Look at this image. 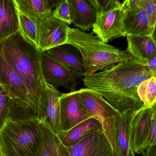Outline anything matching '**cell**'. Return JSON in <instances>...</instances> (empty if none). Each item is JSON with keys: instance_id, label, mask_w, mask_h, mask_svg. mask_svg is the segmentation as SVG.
<instances>
[{"instance_id": "obj_14", "label": "cell", "mask_w": 156, "mask_h": 156, "mask_svg": "<svg viewBox=\"0 0 156 156\" xmlns=\"http://www.w3.org/2000/svg\"><path fill=\"white\" fill-rule=\"evenodd\" d=\"M142 107L130 109L121 114L115 133L117 156H136L131 146V125L135 115Z\"/></svg>"}, {"instance_id": "obj_12", "label": "cell", "mask_w": 156, "mask_h": 156, "mask_svg": "<svg viewBox=\"0 0 156 156\" xmlns=\"http://www.w3.org/2000/svg\"><path fill=\"white\" fill-rule=\"evenodd\" d=\"M59 101L61 132H67L80 123L92 118L81 109L78 91L63 94Z\"/></svg>"}, {"instance_id": "obj_19", "label": "cell", "mask_w": 156, "mask_h": 156, "mask_svg": "<svg viewBox=\"0 0 156 156\" xmlns=\"http://www.w3.org/2000/svg\"><path fill=\"white\" fill-rule=\"evenodd\" d=\"M46 52L68 67L84 73L81 55L77 48L74 46L64 44Z\"/></svg>"}, {"instance_id": "obj_24", "label": "cell", "mask_w": 156, "mask_h": 156, "mask_svg": "<svg viewBox=\"0 0 156 156\" xmlns=\"http://www.w3.org/2000/svg\"><path fill=\"white\" fill-rule=\"evenodd\" d=\"M11 99L0 83V131L8 121Z\"/></svg>"}, {"instance_id": "obj_20", "label": "cell", "mask_w": 156, "mask_h": 156, "mask_svg": "<svg viewBox=\"0 0 156 156\" xmlns=\"http://www.w3.org/2000/svg\"><path fill=\"white\" fill-rule=\"evenodd\" d=\"M102 128L101 123L94 118H90L74 126L67 132L58 135L66 147H72L80 142L90 132Z\"/></svg>"}, {"instance_id": "obj_36", "label": "cell", "mask_w": 156, "mask_h": 156, "mask_svg": "<svg viewBox=\"0 0 156 156\" xmlns=\"http://www.w3.org/2000/svg\"></svg>"}, {"instance_id": "obj_17", "label": "cell", "mask_w": 156, "mask_h": 156, "mask_svg": "<svg viewBox=\"0 0 156 156\" xmlns=\"http://www.w3.org/2000/svg\"><path fill=\"white\" fill-rule=\"evenodd\" d=\"M127 50L134 59L144 65L156 56V45L151 36H126Z\"/></svg>"}, {"instance_id": "obj_8", "label": "cell", "mask_w": 156, "mask_h": 156, "mask_svg": "<svg viewBox=\"0 0 156 156\" xmlns=\"http://www.w3.org/2000/svg\"><path fill=\"white\" fill-rule=\"evenodd\" d=\"M38 46L41 52L66 44L69 26L52 12L37 23Z\"/></svg>"}, {"instance_id": "obj_15", "label": "cell", "mask_w": 156, "mask_h": 156, "mask_svg": "<svg viewBox=\"0 0 156 156\" xmlns=\"http://www.w3.org/2000/svg\"><path fill=\"white\" fill-rule=\"evenodd\" d=\"M124 27L126 36H151L153 28L144 10L137 6L125 10Z\"/></svg>"}, {"instance_id": "obj_23", "label": "cell", "mask_w": 156, "mask_h": 156, "mask_svg": "<svg viewBox=\"0 0 156 156\" xmlns=\"http://www.w3.org/2000/svg\"><path fill=\"white\" fill-rule=\"evenodd\" d=\"M20 32L24 37L37 48V25L26 16L19 12Z\"/></svg>"}, {"instance_id": "obj_30", "label": "cell", "mask_w": 156, "mask_h": 156, "mask_svg": "<svg viewBox=\"0 0 156 156\" xmlns=\"http://www.w3.org/2000/svg\"><path fill=\"white\" fill-rule=\"evenodd\" d=\"M144 65L148 67L153 72L156 73V56L149 59Z\"/></svg>"}, {"instance_id": "obj_18", "label": "cell", "mask_w": 156, "mask_h": 156, "mask_svg": "<svg viewBox=\"0 0 156 156\" xmlns=\"http://www.w3.org/2000/svg\"><path fill=\"white\" fill-rule=\"evenodd\" d=\"M69 2L72 23L83 32L92 29L97 17L94 8L86 0H69Z\"/></svg>"}, {"instance_id": "obj_9", "label": "cell", "mask_w": 156, "mask_h": 156, "mask_svg": "<svg viewBox=\"0 0 156 156\" xmlns=\"http://www.w3.org/2000/svg\"><path fill=\"white\" fill-rule=\"evenodd\" d=\"M124 12L121 4L97 16L93 32L106 44L118 37H126Z\"/></svg>"}, {"instance_id": "obj_28", "label": "cell", "mask_w": 156, "mask_h": 156, "mask_svg": "<svg viewBox=\"0 0 156 156\" xmlns=\"http://www.w3.org/2000/svg\"><path fill=\"white\" fill-rule=\"evenodd\" d=\"M156 146V102L152 106V123L148 138L145 144L144 150L152 146Z\"/></svg>"}, {"instance_id": "obj_10", "label": "cell", "mask_w": 156, "mask_h": 156, "mask_svg": "<svg viewBox=\"0 0 156 156\" xmlns=\"http://www.w3.org/2000/svg\"><path fill=\"white\" fill-rule=\"evenodd\" d=\"M67 148L70 156H116L103 128L90 132L77 144Z\"/></svg>"}, {"instance_id": "obj_29", "label": "cell", "mask_w": 156, "mask_h": 156, "mask_svg": "<svg viewBox=\"0 0 156 156\" xmlns=\"http://www.w3.org/2000/svg\"><path fill=\"white\" fill-rule=\"evenodd\" d=\"M141 0H125L122 4V7L124 10L133 9L137 7L138 4Z\"/></svg>"}, {"instance_id": "obj_34", "label": "cell", "mask_w": 156, "mask_h": 156, "mask_svg": "<svg viewBox=\"0 0 156 156\" xmlns=\"http://www.w3.org/2000/svg\"><path fill=\"white\" fill-rule=\"evenodd\" d=\"M141 156H150L148 152L147 151H144L142 154H140Z\"/></svg>"}, {"instance_id": "obj_6", "label": "cell", "mask_w": 156, "mask_h": 156, "mask_svg": "<svg viewBox=\"0 0 156 156\" xmlns=\"http://www.w3.org/2000/svg\"><path fill=\"white\" fill-rule=\"evenodd\" d=\"M81 109L97 119L114 150L116 156L115 133L121 114L101 94L89 88L78 90Z\"/></svg>"}, {"instance_id": "obj_13", "label": "cell", "mask_w": 156, "mask_h": 156, "mask_svg": "<svg viewBox=\"0 0 156 156\" xmlns=\"http://www.w3.org/2000/svg\"><path fill=\"white\" fill-rule=\"evenodd\" d=\"M152 106H144L135 115L131 128V143L135 154L140 155L144 151L148 138L152 123Z\"/></svg>"}, {"instance_id": "obj_11", "label": "cell", "mask_w": 156, "mask_h": 156, "mask_svg": "<svg viewBox=\"0 0 156 156\" xmlns=\"http://www.w3.org/2000/svg\"><path fill=\"white\" fill-rule=\"evenodd\" d=\"M62 94L45 81L40 121L57 135L61 131L59 99Z\"/></svg>"}, {"instance_id": "obj_25", "label": "cell", "mask_w": 156, "mask_h": 156, "mask_svg": "<svg viewBox=\"0 0 156 156\" xmlns=\"http://www.w3.org/2000/svg\"><path fill=\"white\" fill-rule=\"evenodd\" d=\"M55 8L52 13L55 17L67 24L72 23L71 8L69 0H63Z\"/></svg>"}, {"instance_id": "obj_26", "label": "cell", "mask_w": 156, "mask_h": 156, "mask_svg": "<svg viewBox=\"0 0 156 156\" xmlns=\"http://www.w3.org/2000/svg\"><path fill=\"white\" fill-rule=\"evenodd\" d=\"M94 8L97 16L121 4L119 0H86Z\"/></svg>"}, {"instance_id": "obj_5", "label": "cell", "mask_w": 156, "mask_h": 156, "mask_svg": "<svg viewBox=\"0 0 156 156\" xmlns=\"http://www.w3.org/2000/svg\"><path fill=\"white\" fill-rule=\"evenodd\" d=\"M0 83L11 99L8 121L38 120V111L22 79L0 54Z\"/></svg>"}, {"instance_id": "obj_27", "label": "cell", "mask_w": 156, "mask_h": 156, "mask_svg": "<svg viewBox=\"0 0 156 156\" xmlns=\"http://www.w3.org/2000/svg\"><path fill=\"white\" fill-rule=\"evenodd\" d=\"M144 11L153 28L156 21V0H141L138 6Z\"/></svg>"}, {"instance_id": "obj_22", "label": "cell", "mask_w": 156, "mask_h": 156, "mask_svg": "<svg viewBox=\"0 0 156 156\" xmlns=\"http://www.w3.org/2000/svg\"><path fill=\"white\" fill-rule=\"evenodd\" d=\"M43 149L39 156H70L57 134L43 123Z\"/></svg>"}, {"instance_id": "obj_35", "label": "cell", "mask_w": 156, "mask_h": 156, "mask_svg": "<svg viewBox=\"0 0 156 156\" xmlns=\"http://www.w3.org/2000/svg\"><path fill=\"white\" fill-rule=\"evenodd\" d=\"M0 156H4L3 154L2 151L1 146H0Z\"/></svg>"}, {"instance_id": "obj_7", "label": "cell", "mask_w": 156, "mask_h": 156, "mask_svg": "<svg viewBox=\"0 0 156 156\" xmlns=\"http://www.w3.org/2000/svg\"><path fill=\"white\" fill-rule=\"evenodd\" d=\"M41 68L45 81L55 88L63 87L75 91L78 80L84 74L72 69L57 60L46 52H41Z\"/></svg>"}, {"instance_id": "obj_32", "label": "cell", "mask_w": 156, "mask_h": 156, "mask_svg": "<svg viewBox=\"0 0 156 156\" xmlns=\"http://www.w3.org/2000/svg\"><path fill=\"white\" fill-rule=\"evenodd\" d=\"M145 151H147L150 156H156V146H152L147 148Z\"/></svg>"}, {"instance_id": "obj_2", "label": "cell", "mask_w": 156, "mask_h": 156, "mask_svg": "<svg viewBox=\"0 0 156 156\" xmlns=\"http://www.w3.org/2000/svg\"><path fill=\"white\" fill-rule=\"evenodd\" d=\"M41 52L20 31L0 42V54L22 79L31 94L38 111L39 120L45 83Z\"/></svg>"}, {"instance_id": "obj_16", "label": "cell", "mask_w": 156, "mask_h": 156, "mask_svg": "<svg viewBox=\"0 0 156 156\" xmlns=\"http://www.w3.org/2000/svg\"><path fill=\"white\" fill-rule=\"evenodd\" d=\"M19 31V11L15 1L0 0V42Z\"/></svg>"}, {"instance_id": "obj_1", "label": "cell", "mask_w": 156, "mask_h": 156, "mask_svg": "<svg viewBox=\"0 0 156 156\" xmlns=\"http://www.w3.org/2000/svg\"><path fill=\"white\" fill-rule=\"evenodd\" d=\"M156 73L135 59L120 62L109 69L85 75L87 88L99 93L120 114L145 106L139 99V85Z\"/></svg>"}, {"instance_id": "obj_33", "label": "cell", "mask_w": 156, "mask_h": 156, "mask_svg": "<svg viewBox=\"0 0 156 156\" xmlns=\"http://www.w3.org/2000/svg\"><path fill=\"white\" fill-rule=\"evenodd\" d=\"M151 36L156 45V21L154 25V28H153V32H152Z\"/></svg>"}, {"instance_id": "obj_3", "label": "cell", "mask_w": 156, "mask_h": 156, "mask_svg": "<svg viewBox=\"0 0 156 156\" xmlns=\"http://www.w3.org/2000/svg\"><path fill=\"white\" fill-rule=\"evenodd\" d=\"M66 44L80 51L84 75L104 71L120 62L134 59L127 50H120L104 43L97 35L77 28L69 27Z\"/></svg>"}, {"instance_id": "obj_4", "label": "cell", "mask_w": 156, "mask_h": 156, "mask_svg": "<svg viewBox=\"0 0 156 156\" xmlns=\"http://www.w3.org/2000/svg\"><path fill=\"white\" fill-rule=\"evenodd\" d=\"M43 123L38 120L8 121L0 131L4 156H39L43 147Z\"/></svg>"}, {"instance_id": "obj_21", "label": "cell", "mask_w": 156, "mask_h": 156, "mask_svg": "<svg viewBox=\"0 0 156 156\" xmlns=\"http://www.w3.org/2000/svg\"><path fill=\"white\" fill-rule=\"evenodd\" d=\"M19 12L37 23L52 12L48 0H15Z\"/></svg>"}, {"instance_id": "obj_31", "label": "cell", "mask_w": 156, "mask_h": 156, "mask_svg": "<svg viewBox=\"0 0 156 156\" xmlns=\"http://www.w3.org/2000/svg\"><path fill=\"white\" fill-rule=\"evenodd\" d=\"M63 1V0H48L49 7L52 10L55 8L56 6Z\"/></svg>"}]
</instances>
